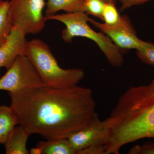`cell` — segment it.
Here are the masks:
<instances>
[{"label":"cell","mask_w":154,"mask_h":154,"mask_svg":"<svg viewBox=\"0 0 154 154\" xmlns=\"http://www.w3.org/2000/svg\"><path fill=\"white\" fill-rule=\"evenodd\" d=\"M31 154H76L67 138L48 140L39 143L36 148L32 149Z\"/></svg>","instance_id":"cell-11"},{"label":"cell","mask_w":154,"mask_h":154,"mask_svg":"<svg viewBox=\"0 0 154 154\" xmlns=\"http://www.w3.org/2000/svg\"><path fill=\"white\" fill-rule=\"evenodd\" d=\"M89 22L107 35L120 50H137L143 44L137 35L130 20L126 16H122L117 24L108 25L89 18Z\"/></svg>","instance_id":"cell-7"},{"label":"cell","mask_w":154,"mask_h":154,"mask_svg":"<svg viewBox=\"0 0 154 154\" xmlns=\"http://www.w3.org/2000/svg\"><path fill=\"white\" fill-rule=\"evenodd\" d=\"M85 0H48L46 4L45 17L55 15L63 11L67 13L83 12Z\"/></svg>","instance_id":"cell-12"},{"label":"cell","mask_w":154,"mask_h":154,"mask_svg":"<svg viewBox=\"0 0 154 154\" xmlns=\"http://www.w3.org/2000/svg\"><path fill=\"white\" fill-rule=\"evenodd\" d=\"M121 17L116 7L115 0H108L102 13V20L104 23L108 25H115L120 21Z\"/></svg>","instance_id":"cell-15"},{"label":"cell","mask_w":154,"mask_h":154,"mask_svg":"<svg viewBox=\"0 0 154 154\" xmlns=\"http://www.w3.org/2000/svg\"><path fill=\"white\" fill-rule=\"evenodd\" d=\"M106 145L91 146L78 152L76 154H106Z\"/></svg>","instance_id":"cell-19"},{"label":"cell","mask_w":154,"mask_h":154,"mask_svg":"<svg viewBox=\"0 0 154 154\" xmlns=\"http://www.w3.org/2000/svg\"><path fill=\"white\" fill-rule=\"evenodd\" d=\"M108 130L106 154L144 138L154 140V78L148 85L131 87L122 94L105 119Z\"/></svg>","instance_id":"cell-2"},{"label":"cell","mask_w":154,"mask_h":154,"mask_svg":"<svg viewBox=\"0 0 154 154\" xmlns=\"http://www.w3.org/2000/svg\"><path fill=\"white\" fill-rule=\"evenodd\" d=\"M10 1H3L0 4V46L5 43L13 29L9 16Z\"/></svg>","instance_id":"cell-14"},{"label":"cell","mask_w":154,"mask_h":154,"mask_svg":"<svg viewBox=\"0 0 154 154\" xmlns=\"http://www.w3.org/2000/svg\"><path fill=\"white\" fill-rule=\"evenodd\" d=\"M108 0H85L83 12L102 20V13Z\"/></svg>","instance_id":"cell-16"},{"label":"cell","mask_w":154,"mask_h":154,"mask_svg":"<svg viewBox=\"0 0 154 154\" xmlns=\"http://www.w3.org/2000/svg\"><path fill=\"white\" fill-rule=\"evenodd\" d=\"M8 93L17 125L47 140L68 138L88 125L97 113L89 88L41 85Z\"/></svg>","instance_id":"cell-1"},{"label":"cell","mask_w":154,"mask_h":154,"mask_svg":"<svg viewBox=\"0 0 154 154\" xmlns=\"http://www.w3.org/2000/svg\"><path fill=\"white\" fill-rule=\"evenodd\" d=\"M30 135L20 125L14 128L5 144L6 154H28L27 143Z\"/></svg>","instance_id":"cell-10"},{"label":"cell","mask_w":154,"mask_h":154,"mask_svg":"<svg viewBox=\"0 0 154 154\" xmlns=\"http://www.w3.org/2000/svg\"><path fill=\"white\" fill-rule=\"evenodd\" d=\"M108 135L106 121L100 120L96 113L88 125L72 134L67 139L76 154L77 152L91 146L106 145Z\"/></svg>","instance_id":"cell-8"},{"label":"cell","mask_w":154,"mask_h":154,"mask_svg":"<svg viewBox=\"0 0 154 154\" xmlns=\"http://www.w3.org/2000/svg\"><path fill=\"white\" fill-rule=\"evenodd\" d=\"M129 154H154V142L146 143L142 145L133 147L128 151Z\"/></svg>","instance_id":"cell-18"},{"label":"cell","mask_w":154,"mask_h":154,"mask_svg":"<svg viewBox=\"0 0 154 154\" xmlns=\"http://www.w3.org/2000/svg\"><path fill=\"white\" fill-rule=\"evenodd\" d=\"M137 57L144 63L154 66V44L144 42L143 44L136 50Z\"/></svg>","instance_id":"cell-17"},{"label":"cell","mask_w":154,"mask_h":154,"mask_svg":"<svg viewBox=\"0 0 154 154\" xmlns=\"http://www.w3.org/2000/svg\"><path fill=\"white\" fill-rule=\"evenodd\" d=\"M25 55L36 69L42 85L45 87L72 88L77 86L85 77V72L82 69L61 68L49 46L41 39L27 41Z\"/></svg>","instance_id":"cell-3"},{"label":"cell","mask_w":154,"mask_h":154,"mask_svg":"<svg viewBox=\"0 0 154 154\" xmlns=\"http://www.w3.org/2000/svg\"><path fill=\"white\" fill-rule=\"evenodd\" d=\"M2 2V0H0V4H1V3Z\"/></svg>","instance_id":"cell-21"},{"label":"cell","mask_w":154,"mask_h":154,"mask_svg":"<svg viewBox=\"0 0 154 154\" xmlns=\"http://www.w3.org/2000/svg\"><path fill=\"white\" fill-rule=\"evenodd\" d=\"M45 5V0H11L9 16L11 23L25 35L40 33L46 21L42 14Z\"/></svg>","instance_id":"cell-5"},{"label":"cell","mask_w":154,"mask_h":154,"mask_svg":"<svg viewBox=\"0 0 154 154\" xmlns=\"http://www.w3.org/2000/svg\"><path fill=\"white\" fill-rule=\"evenodd\" d=\"M25 36L19 27L14 26L7 41L0 46V68L8 69L18 56L25 54L27 42Z\"/></svg>","instance_id":"cell-9"},{"label":"cell","mask_w":154,"mask_h":154,"mask_svg":"<svg viewBox=\"0 0 154 154\" xmlns=\"http://www.w3.org/2000/svg\"><path fill=\"white\" fill-rule=\"evenodd\" d=\"M17 125L10 107L0 106V144H5L9 135Z\"/></svg>","instance_id":"cell-13"},{"label":"cell","mask_w":154,"mask_h":154,"mask_svg":"<svg viewBox=\"0 0 154 154\" xmlns=\"http://www.w3.org/2000/svg\"><path fill=\"white\" fill-rule=\"evenodd\" d=\"M46 21L54 20L63 23L66 28L62 32V38L66 43L72 42L77 36L85 37L95 42L104 54L112 66L120 67L124 63L121 50L107 35L97 32L88 25L89 17L82 12L66 13L45 17Z\"/></svg>","instance_id":"cell-4"},{"label":"cell","mask_w":154,"mask_h":154,"mask_svg":"<svg viewBox=\"0 0 154 154\" xmlns=\"http://www.w3.org/2000/svg\"><path fill=\"white\" fill-rule=\"evenodd\" d=\"M42 85L36 69L25 54L18 56L0 78V91L15 92Z\"/></svg>","instance_id":"cell-6"},{"label":"cell","mask_w":154,"mask_h":154,"mask_svg":"<svg viewBox=\"0 0 154 154\" xmlns=\"http://www.w3.org/2000/svg\"><path fill=\"white\" fill-rule=\"evenodd\" d=\"M121 4L120 10L121 11H124L133 6L143 4L149 0H118Z\"/></svg>","instance_id":"cell-20"}]
</instances>
